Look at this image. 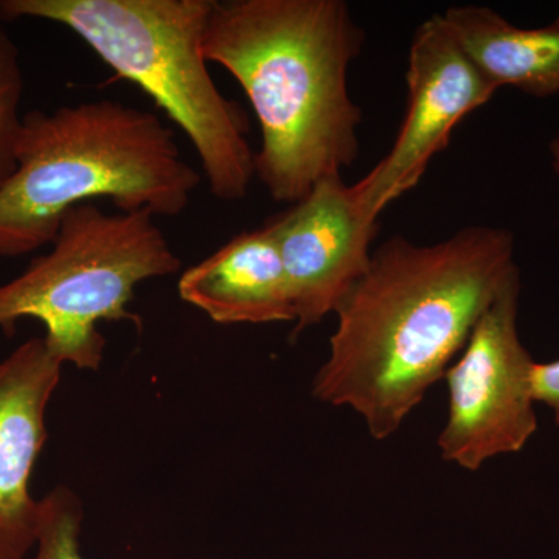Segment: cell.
Returning a JSON list of instances; mask_svg holds the SVG:
<instances>
[{
    "mask_svg": "<svg viewBox=\"0 0 559 559\" xmlns=\"http://www.w3.org/2000/svg\"><path fill=\"white\" fill-rule=\"evenodd\" d=\"M514 248L510 230L485 226L436 245L399 235L382 242L337 308L311 395L355 411L374 440L399 432L520 271Z\"/></svg>",
    "mask_w": 559,
    "mask_h": 559,
    "instance_id": "1",
    "label": "cell"
},
{
    "mask_svg": "<svg viewBox=\"0 0 559 559\" xmlns=\"http://www.w3.org/2000/svg\"><path fill=\"white\" fill-rule=\"evenodd\" d=\"M362 47L344 0H213L202 50L252 105L255 176L275 201L296 204L358 157L362 110L348 69Z\"/></svg>",
    "mask_w": 559,
    "mask_h": 559,
    "instance_id": "2",
    "label": "cell"
},
{
    "mask_svg": "<svg viewBox=\"0 0 559 559\" xmlns=\"http://www.w3.org/2000/svg\"><path fill=\"white\" fill-rule=\"evenodd\" d=\"M201 175L156 114L116 100L31 110L22 120L16 168L0 187V257L53 242L70 209L105 198L120 212L178 216Z\"/></svg>",
    "mask_w": 559,
    "mask_h": 559,
    "instance_id": "3",
    "label": "cell"
},
{
    "mask_svg": "<svg viewBox=\"0 0 559 559\" xmlns=\"http://www.w3.org/2000/svg\"><path fill=\"white\" fill-rule=\"evenodd\" d=\"M213 0H0V22H55L80 36L116 72L153 98L189 138L210 193L248 197L255 176L249 120L224 97L202 43Z\"/></svg>",
    "mask_w": 559,
    "mask_h": 559,
    "instance_id": "4",
    "label": "cell"
},
{
    "mask_svg": "<svg viewBox=\"0 0 559 559\" xmlns=\"http://www.w3.org/2000/svg\"><path fill=\"white\" fill-rule=\"evenodd\" d=\"M154 218L148 210L108 213L95 202L70 209L50 252L0 285V330L13 336L20 320H39L47 347L62 364L100 369L106 340L98 323L142 329L140 316L128 308L135 286L180 270Z\"/></svg>",
    "mask_w": 559,
    "mask_h": 559,
    "instance_id": "5",
    "label": "cell"
},
{
    "mask_svg": "<svg viewBox=\"0 0 559 559\" xmlns=\"http://www.w3.org/2000/svg\"><path fill=\"white\" fill-rule=\"evenodd\" d=\"M521 274L514 272L477 320L443 380L450 392L447 425L437 444L459 468L516 454L538 430L533 369L536 360L518 331Z\"/></svg>",
    "mask_w": 559,
    "mask_h": 559,
    "instance_id": "6",
    "label": "cell"
},
{
    "mask_svg": "<svg viewBox=\"0 0 559 559\" xmlns=\"http://www.w3.org/2000/svg\"><path fill=\"white\" fill-rule=\"evenodd\" d=\"M406 83V116L392 148L352 186L369 219L380 221L393 201L414 189L430 160L450 146L455 128L499 91L463 50L441 14L415 31Z\"/></svg>",
    "mask_w": 559,
    "mask_h": 559,
    "instance_id": "7",
    "label": "cell"
},
{
    "mask_svg": "<svg viewBox=\"0 0 559 559\" xmlns=\"http://www.w3.org/2000/svg\"><path fill=\"white\" fill-rule=\"evenodd\" d=\"M288 277L296 311L293 337L318 325L369 270L378 221L360 210L352 186L320 180L304 200L267 223Z\"/></svg>",
    "mask_w": 559,
    "mask_h": 559,
    "instance_id": "8",
    "label": "cell"
},
{
    "mask_svg": "<svg viewBox=\"0 0 559 559\" xmlns=\"http://www.w3.org/2000/svg\"><path fill=\"white\" fill-rule=\"evenodd\" d=\"M62 366L44 337L24 342L0 362V559H25L36 546L39 500L32 498L31 479Z\"/></svg>",
    "mask_w": 559,
    "mask_h": 559,
    "instance_id": "9",
    "label": "cell"
},
{
    "mask_svg": "<svg viewBox=\"0 0 559 559\" xmlns=\"http://www.w3.org/2000/svg\"><path fill=\"white\" fill-rule=\"evenodd\" d=\"M179 296L221 325L296 322L271 227L242 231L183 272Z\"/></svg>",
    "mask_w": 559,
    "mask_h": 559,
    "instance_id": "10",
    "label": "cell"
},
{
    "mask_svg": "<svg viewBox=\"0 0 559 559\" xmlns=\"http://www.w3.org/2000/svg\"><path fill=\"white\" fill-rule=\"evenodd\" d=\"M441 16L499 90L516 87L539 98L559 94V13L536 28L518 27L488 7H451Z\"/></svg>",
    "mask_w": 559,
    "mask_h": 559,
    "instance_id": "11",
    "label": "cell"
},
{
    "mask_svg": "<svg viewBox=\"0 0 559 559\" xmlns=\"http://www.w3.org/2000/svg\"><path fill=\"white\" fill-rule=\"evenodd\" d=\"M83 502L75 491L58 485L39 499L38 538L33 559H84L80 551Z\"/></svg>",
    "mask_w": 559,
    "mask_h": 559,
    "instance_id": "12",
    "label": "cell"
},
{
    "mask_svg": "<svg viewBox=\"0 0 559 559\" xmlns=\"http://www.w3.org/2000/svg\"><path fill=\"white\" fill-rule=\"evenodd\" d=\"M24 72L20 49L0 22V187L16 168V145L22 120Z\"/></svg>",
    "mask_w": 559,
    "mask_h": 559,
    "instance_id": "13",
    "label": "cell"
},
{
    "mask_svg": "<svg viewBox=\"0 0 559 559\" xmlns=\"http://www.w3.org/2000/svg\"><path fill=\"white\" fill-rule=\"evenodd\" d=\"M533 392L536 403L546 404L554 412L555 423L559 426V359L535 364Z\"/></svg>",
    "mask_w": 559,
    "mask_h": 559,
    "instance_id": "14",
    "label": "cell"
},
{
    "mask_svg": "<svg viewBox=\"0 0 559 559\" xmlns=\"http://www.w3.org/2000/svg\"><path fill=\"white\" fill-rule=\"evenodd\" d=\"M549 151L551 167H554L555 175H557L559 179V131L558 134L551 139Z\"/></svg>",
    "mask_w": 559,
    "mask_h": 559,
    "instance_id": "15",
    "label": "cell"
}]
</instances>
